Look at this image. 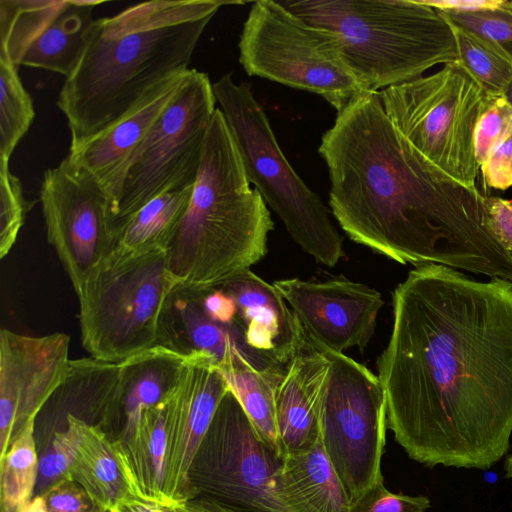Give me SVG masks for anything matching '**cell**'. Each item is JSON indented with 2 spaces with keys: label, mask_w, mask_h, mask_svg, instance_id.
<instances>
[{
  "label": "cell",
  "mask_w": 512,
  "mask_h": 512,
  "mask_svg": "<svg viewBox=\"0 0 512 512\" xmlns=\"http://www.w3.org/2000/svg\"><path fill=\"white\" fill-rule=\"evenodd\" d=\"M450 24L455 37L458 64L486 94H506L512 83V62L480 36Z\"/></svg>",
  "instance_id": "obj_30"
},
{
  "label": "cell",
  "mask_w": 512,
  "mask_h": 512,
  "mask_svg": "<svg viewBox=\"0 0 512 512\" xmlns=\"http://www.w3.org/2000/svg\"><path fill=\"white\" fill-rule=\"evenodd\" d=\"M198 292L203 309L213 320L229 326L238 323L237 305L229 293L220 287Z\"/></svg>",
  "instance_id": "obj_40"
},
{
  "label": "cell",
  "mask_w": 512,
  "mask_h": 512,
  "mask_svg": "<svg viewBox=\"0 0 512 512\" xmlns=\"http://www.w3.org/2000/svg\"><path fill=\"white\" fill-rule=\"evenodd\" d=\"M511 255H512V251H511Z\"/></svg>",
  "instance_id": "obj_47"
},
{
  "label": "cell",
  "mask_w": 512,
  "mask_h": 512,
  "mask_svg": "<svg viewBox=\"0 0 512 512\" xmlns=\"http://www.w3.org/2000/svg\"><path fill=\"white\" fill-rule=\"evenodd\" d=\"M329 365L324 346L306 332L276 390V423L283 455L310 449L319 441L320 403Z\"/></svg>",
  "instance_id": "obj_19"
},
{
  "label": "cell",
  "mask_w": 512,
  "mask_h": 512,
  "mask_svg": "<svg viewBox=\"0 0 512 512\" xmlns=\"http://www.w3.org/2000/svg\"><path fill=\"white\" fill-rule=\"evenodd\" d=\"M174 509L176 512H243L233 505L206 495L188 499Z\"/></svg>",
  "instance_id": "obj_42"
},
{
  "label": "cell",
  "mask_w": 512,
  "mask_h": 512,
  "mask_svg": "<svg viewBox=\"0 0 512 512\" xmlns=\"http://www.w3.org/2000/svg\"><path fill=\"white\" fill-rule=\"evenodd\" d=\"M228 390L212 358L205 354L188 357L180 383L166 400L164 496L168 506L175 508L196 497L190 467Z\"/></svg>",
  "instance_id": "obj_15"
},
{
  "label": "cell",
  "mask_w": 512,
  "mask_h": 512,
  "mask_svg": "<svg viewBox=\"0 0 512 512\" xmlns=\"http://www.w3.org/2000/svg\"><path fill=\"white\" fill-rule=\"evenodd\" d=\"M250 184L217 108L189 206L165 248L177 286L194 291L218 288L266 255L274 224L264 199Z\"/></svg>",
  "instance_id": "obj_4"
},
{
  "label": "cell",
  "mask_w": 512,
  "mask_h": 512,
  "mask_svg": "<svg viewBox=\"0 0 512 512\" xmlns=\"http://www.w3.org/2000/svg\"><path fill=\"white\" fill-rule=\"evenodd\" d=\"M40 201L47 240L76 294L91 270L116 245L107 218V196L99 181L66 156L45 171Z\"/></svg>",
  "instance_id": "obj_13"
},
{
  "label": "cell",
  "mask_w": 512,
  "mask_h": 512,
  "mask_svg": "<svg viewBox=\"0 0 512 512\" xmlns=\"http://www.w3.org/2000/svg\"><path fill=\"white\" fill-rule=\"evenodd\" d=\"M188 357L155 345L117 362L100 418L120 422L118 439L135 431L145 410L168 398L181 381Z\"/></svg>",
  "instance_id": "obj_18"
},
{
  "label": "cell",
  "mask_w": 512,
  "mask_h": 512,
  "mask_svg": "<svg viewBox=\"0 0 512 512\" xmlns=\"http://www.w3.org/2000/svg\"><path fill=\"white\" fill-rule=\"evenodd\" d=\"M44 496L49 512H99L85 490L72 479L59 482Z\"/></svg>",
  "instance_id": "obj_38"
},
{
  "label": "cell",
  "mask_w": 512,
  "mask_h": 512,
  "mask_svg": "<svg viewBox=\"0 0 512 512\" xmlns=\"http://www.w3.org/2000/svg\"><path fill=\"white\" fill-rule=\"evenodd\" d=\"M324 349L330 365L320 403V440L351 503L383 480L386 398L378 375L344 353Z\"/></svg>",
  "instance_id": "obj_11"
},
{
  "label": "cell",
  "mask_w": 512,
  "mask_h": 512,
  "mask_svg": "<svg viewBox=\"0 0 512 512\" xmlns=\"http://www.w3.org/2000/svg\"><path fill=\"white\" fill-rule=\"evenodd\" d=\"M282 487L296 512H349L350 501L319 441L282 457Z\"/></svg>",
  "instance_id": "obj_22"
},
{
  "label": "cell",
  "mask_w": 512,
  "mask_h": 512,
  "mask_svg": "<svg viewBox=\"0 0 512 512\" xmlns=\"http://www.w3.org/2000/svg\"><path fill=\"white\" fill-rule=\"evenodd\" d=\"M221 0H153L95 19L84 55L66 78L57 106L70 147L110 128L168 80L188 70Z\"/></svg>",
  "instance_id": "obj_3"
},
{
  "label": "cell",
  "mask_w": 512,
  "mask_h": 512,
  "mask_svg": "<svg viewBox=\"0 0 512 512\" xmlns=\"http://www.w3.org/2000/svg\"><path fill=\"white\" fill-rule=\"evenodd\" d=\"M33 203L24 197L20 180L9 164L0 163V257L4 258L16 242L27 212Z\"/></svg>",
  "instance_id": "obj_34"
},
{
  "label": "cell",
  "mask_w": 512,
  "mask_h": 512,
  "mask_svg": "<svg viewBox=\"0 0 512 512\" xmlns=\"http://www.w3.org/2000/svg\"><path fill=\"white\" fill-rule=\"evenodd\" d=\"M166 400L144 411L131 436L114 440L131 496L163 505Z\"/></svg>",
  "instance_id": "obj_23"
},
{
  "label": "cell",
  "mask_w": 512,
  "mask_h": 512,
  "mask_svg": "<svg viewBox=\"0 0 512 512\" xmlns=\"http://www.w3.org/2000/svg\"><path fill=\"white\" fill-rule=\"evenodd\" d=\"M176 286L165 250L114 248L77 293L84 349L92 358L117 363L157 345L161 312Z\"/></svg>",
  "instance_id": "obj_7"
},
{
  "label": "cell",
  "mask_w": 512,
  "mask_h": 512,
  "mask_svg": "<svg viewBox=\"0 0 512 512\" xmlns=\"http://www.w3.org/2000/svg\"><path fill=\"white\" fill-rule=\"evenodd\" d=\"M441 13L451 23L486 40L512 62V1L501 0L500 5L491 10Z\"/></svg>",
  "instance_id": "obj_33"
},
{
  "label": "cell",
  "mask_w": 512,
  "mask_h": 512,
  "mask_svg": "<svg viewBox=\"0 0 512 512\" xmlns=\"http://www.w3.org/2000/svg\"><path fill=\"white\" fill-rule=\"evenodd\" d=\"M157 344L186 357L205 354L217 367L226 364L236 351H240L255 367L239 322L229 326L213 320L203 309L199 292L179 286L173 289L164 304Z\"/></svg>",
  "instance_id": "obj_20"
},
{
  "label": "cell",
  "mask_w": 512,
  "mask_h": 512,
  "mask_svg": "<svg viewBox=\"0 0 512 512\" xmlns=\"http://www.w3.org/2000/svg\"><path fill=\"white\" fill-rule=\"evenodd\" d=\"M430 506L426 496L392 493L381 480L353 500L349 512H425Z\"/></svg>",
  "instance_id": "obj_36"
},
{
  "label": "cell",
  "mask_w": 512,
  "mask_h": 512,
  "mask_svg": "<svg viewBox=\"0 0 512 512\" xmlns=\"http://www.w3.org/2000/svg\"><path fill=\"white\" fill-rule=\"evenodd\" d=\"M212 88L249 182L305 252L323 265L335 266L344 256L343 238L321 198L288 162L250 84L236 83L227 74Z\"/></svg>",
  "instance_id": "obj_6"
},
{
  "label": "cell",
  "mask_w": 512,
  "mask_h": 512,
  "mask_svg": "<svg viewBox=\"0 0 512 512\" xmlns=\"http://www.w3.org/2000/svg\"><path fill=\"white\" fill-rule=\"evenodd\" d=\"M217 368L238 399L259 438L282 458L275 398L284 374L256 369L240 351H236L226 364Z\"/></svg>",
  "instance_id": "obj_26"
},
{
  "label": "cell",
  "mask_w": 512,
  "mask_h": 512,
  "mask_svg": "<svg viewBox=\"0 0 512 512\" xmlns=\"http://www.w3.org/2000/svg\"><path fill=\"white\" fill-rule=\"evenodd\" d=\"M87 421L68 413L66 427L53 434L39 458L38 478L34 496L44 495L59 482L70 479V469L75 460Z\"/></svg>",
  "instance_id": "obj_32"
},
{
  "label": "cell",
  "mask_w": 512,
  "mask_h": 512,
  "mask_svg": "<svg viewBox=\"0 0 512 512\" xmlns=\"http://www.w3.org/2000/svg\"><path fill=\"white\" fill-rule=\"evenodd\" d=\"M215 104L207 74L189 69L173 99L105 189L115 240L153 198L175 185L195 183Z\"/></svg>",
  "instance_id": "obj_9"
},
{
  "label": "cell",
  "mask_w": 512,
  "mask_h": 512,
  "mask_svg": "<svg viewBox=\"0 0 512 512\" xmlns=\"http://www.w3.org/2000/svg\"><path fill=\"white\" fill-rule=\"evenodd\" d=\"M102 1L65 0V3L24 53L20 65L41 68L68 78L80 63L95 21L94 8Z\"/></svg>",
  "instance_id": "obj_24"
},
{
  "label": "cell",
  "mask_w": 512,
  "mask_h": 512,
  "mask_svg": "<svg viewBox=\"0 0 512 512\" xmlns=\"http://www.w3.org/2000/svg\"><path fill=\"white\" fill-rule=\"evenodd\" d=\"M194 184L175 185L145 204L119 231L115 248L132 253L165 250L189 206Z\"/></svg>",
  "instance_id": "obj_27"
},
{
  "label": "cell",
  "mask_w": 512,
  "mask_h": 512,
  "mask_svg": "<svg viewBox=\"0 0 512 512\" xmlns=\"http://www.w3.org/2000/svg\"><path fill=\"white\" fill-rule=\"evenodd\" d=\"M281 468L282 458L259 438L229 388L190 467L195 496L248 512H296L286 501Z\"/></svg>",
  "instance_id": "obj_12"
},
{
  "label": "cell",
  "mask_w": 512,
  "mask_h": 512,
  "mask_svg": "<svg viewBox=\"0 0 512 512\" xmlns=\"http://www.w3.org/2000/svg\"><path fill=\"white\" fill-rule=\"evenodd\" d=\"M504 470L506 478L512 479V454L507 455L505 458Z\"/></svg>",
  "instance_id": "obj_45"
},
{
  "label": "cell",
  "mask_w": 512,
  "mask_h": 512,
  "mask_svg": "<svg viewBox=\"0 0 512 512\" xmlns=\"http://www.w3.org/2000/svg\"><path fill=\"white\" fill-rule=\"evenodd\" d=\"M238 47L248 75L317 94L337 112L370 93L351 70L338 36L281 1L252 3Z\"/></svg>",
  "instance_id": "obj_10"
},
{
  "label": "cell",
  "mask_w": 512,
  "mask_h": 512,
  "mask_svg": "<svg viewBox=\"0 0 512 512\" xmlns=\"http://www.w3.org/2000/svg\"><path fill=\"white\" fill-rule=\"evenodd\" d=\"M35 419L26 423L0 458V511L22 512L32 500L39 457L34 438Z\"/></svg>",
  "instance_id": "obj_28"
},
{
  "label": "cell",
  "mask_w": 512,
  "mask_h": 512,
  "mask_svg": "<svg viewBox=\"0 0 512 512\" xmlns=\"http://www.w3.org/2000/svg\"><path fill=\"white\" fill-rule=\"evenodd\" d=\"M112 512H176L173 507L147 501L136 496H128Z\"/></svg>",
  "instance_id": "obj_43"
},
{
  "label": "cell",
  "mask_w": 512,
  "mask_h": 512,
  "mask_svg": "<svg viewBox=\"0 0 512 512\" xmlns=\"http://www.w3.org/2000/svg\"><path fill=\"white\" fill-rule=\"evenodd\" d=\"M221 289L237 305V318L255 367L285 374L306 332L297 316L273 284L250 270L230 280Z\"/></svg>",
  "instance_id": "obj_17"
},
{
  "label": "cell",
  "mask_w": 512,
  "mask_h": 512,
  "mask_svg": "<svg viewBox=\"0 0 512 512\" xmlns=\"http://www.w3.org/2000/svg\"><path fill=\"white\" fill-rule=\"evenodd\" d=\"M318 151L332 214L351 240L400 264L512 281V255L486 224L484 194L430 169L391 123L378 92L337 112Z\"/></svg>",
  "instance_id": "obj_2"
},
{
  "label": "cell",
  "mask_w": 512,
  "mask_h": 512,
  "mask_svg": "<svg viewBox=\"0 0 512 512\" xmlns=\"http://www.w3.org/2000/svg\"><path fill=\"white\" fill-rule=\"evenodd\" d=\"M486 224L500 244L512 251V201L484 194Z\"/></svg>",
  "instance_id": "obj_39"
},
{
  "label": "cell",
  "mask_w": 512,
  "mask_h": 512,
  "mask_svg": "<svg viewBox=\"0 0 512 512\" xmlns=\"http://www.w3.org/2000/svg\"><path fill=\"white\" fill-rule=\"evenodd\" d=\"M65 0H1L0 58L16 66Z\"/></svg>",
  "instance_id": "obj_29"
},
{
  "label": "cell",
  "mask_w": 512,
  "mask_h": 512,
  "mask_svg": "<svg viewBox=\"0 0 512 512\" xmlns=\"http://www.w3.org/2000/svg\"><path fill=\"white\" fill-rule=\"evenodd\" d=\"M22 512H49L45 496H34Z\"/></svg>",
  "instance_id": "obj_44"
},
{
  "label": "cell",
  "mask_w": 512,
  "mask_h": 512,
  "mask_svg": "<svg viewBox=\"0 0 512 512\" xmlns=\"http://www.w3.org/2000/svg\"><path fill=\"white\" fill-rule=\"evenodd\" d=\"M70 479L85 490L99 512H112L131 495L115 441L98 424L87 423Z\"/></svg>",
  "instance_id": "obj_25"
},
{
  "label": "cell",
  "mask_w": 512,
  "mask_h": 512,
  "mask_svg": "<svg viewBox=\"0 0 512 512\" xmlns=\"http://www.w3.org/2000/svg\"><path fill=\"white\" fill-rule=\"evenodd\" d=\"M282 4L335 33L351 70L371 93L458 60L450 22L423 0H291Z\"/></svg>",
  "instance_id": "obj_5"
},
{
  "label": "cell",
  "mask_w": 512,
  "mask_h": 512,
  "mask_svg": "<svg viewBox=\"0 0 512 512\" xmlns=\"http://www.w3.org/2000/svg\"><path fill=\"white\" fill-rule=\"evenodd\" d=\"M512 134V106L506 94L486 95L474 134L475 155L480 165Z\"/></svg>",
  "instance_id": "obj_35"
},
{
  "label": "cell",
  "mask_w": 512,
  "mask_h": 512,
  "mask_svg": "<svg viewBox=\"0 0 512 512\" xmlns=\"http://www.w3.org/2000/svg\"><path fill=\"white\" fill-rule=\"evenodd\" d=\"M428 6L441 12L472 13L498 7L501 0H423Z\"/></svg>",
  "instance_id": "obj_41"
},
{
  "label": "cell",
  "mask_w": 512,
  "mask_h": 512,
  "mask_svg": "<svg viewBox=\"0 0 512 512\" xmlns=\"http://www.w3.org/2000/svg\"><path fill=\"white\" fill-rule=\"evenodd\" d=\"M186 72L165 82L107 130L70 147L67 157L94 176L105 190L173 99Z\"/></svg>",
  "instance_id": "obj_21"
},
{
  "label": "cell",
  "mask_w": 512,
  "mask_h": 512,
  "mask_svg": "<svg viewBox=\"0 0 512 512\" xmlns=\"http://www.w3.org/2000/svg\"><path fill=\"white\" fill-rule=\"evenodd\" d=\"M506 97L512 106V83L506 92Z\"/></svg>",
  "instance_id": "obj_46"
},
{
  "label": "cell",
  "mask_w": 512,
  "mask_h": 512,
  "mask_svg": "<svg viewBox=\"0 0 512 512\" xmlns=\"http://www.w3.org/2000/svg\"><path fill=\"white\" fill-rule=\"evenodd\" d=\"M35 116L33 101L18 75V66L0 58V163L9 159Z\"/></svg>",
  "instance_id": "obj_31"
},
{
  "label": "cell",
  "mask_w": 512,
  "mask_h": 512,
  "mask_svg": "<svg viewBox=\"0 0 512 512\" xmlns=\"http://www.w3.org/2000/svg\"><path fill=\"white\" fill-rule=\"evenodd\" d=\"M392 303L377 361L387 427L427 467L491 468L512 435V281L426 264Z\"/></svg>",
  "instance_id": "obj_1"
},
{
  "label": "cell",
  "mask_w": 512,
  "mask_h": 512,
  "mask_svg": "<svg viewBox=\"0 0 512 512\" xmlns=\"http://www.w3.org/2000/svg\"><path fill=\"white\" fill-rule=\"evenodd\" d=\"M479 171L485 195L489 189L506 190L512 186V134L488 155Z\"/></svg>",
  "instance_id": "obj_37"
},
{
  "label": "cell",
  "mask_w": 512,
  "mask_h": 512,
  "mask_svg": "<svg viewBox=\"0 0 512 512\" xmlns=\"http://www.w3.org/2000/svg\"><path fill=\"white\" fill-rule=\"evenodd\" d=\"M64 333H0V458L13 438L66 381L71 360Z\"/></svg>",
  "instance_id": "obj_14"
},
{
  "label": "cell",
  "mask_w": 512,
  "mask_h": 512,
  "mask_svg": "<svg viewBox=\"0 0 512 512\" xmlns=\"http://www.w3.org/2000/svg\"><path fill=\"white\" fill-rule=\"evenodd\" d=\"M273 286L304 330L322 345L340 353L367 346L384 304L376 289L345 278L326 281L290 278L274 281Z\"/></svg>",
  "instance_id": "obj_16"
},
{
  "label": "cell",
  "mask_w": 512,
  "mask_h": 512,
  "mask_svg": "<svg viewBox=\"0 0 512 512\" xmlns=\"http://www.w3.org/2000/svg\"><path fill=\"white\" fill-rule=\"evenodd\" d=\"M486 95L457 61L378 92L391 123L430 169L469 189L477 188L474 134Z\"/></svg>",
  "instance_id": "obj_8"
}]
</instances>
